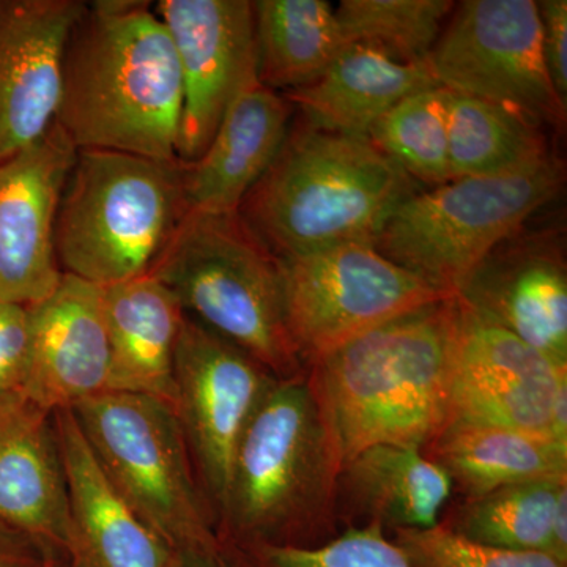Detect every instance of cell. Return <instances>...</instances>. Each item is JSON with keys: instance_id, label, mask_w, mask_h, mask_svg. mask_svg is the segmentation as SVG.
Returning <instances> with one entry per match:
<instances>
[{"instance_id": "15", "label": "cell", "mask_w": 567, "mask_h": 567, "mask_svg": "<svg viewBox=\"0 0 567 567\" xmlns=\"http://www.w3.org/2000/svg\"><path fill=\"white\" fill-rule=\"evenodd\" d=\"M76 156L54 123L43 140L0 163V300L32 306L61 284L55 223Z\"/></svg>"}, {"instance_id": "33", "label": "cell", "mask_w": 567, "mask_h": 567, "mask_svg": "<svg viewBox=\"0 0 567 567\" xmlns=\"http://www.w3.org/2000/svg\"><path fill=\"white\" fill-rule=\"evenodd\" d=\"M537 7L548 76L559 100L567 104V2L540 0Z\"/></svg>"}, {"instance_id": "34", "label": "cell", "mask_w": 567, "mask_h": 567, "mask_svg": "<svg viewBox=\"0 0 567 567\" xmlns=\"http://www.w3.org/2000/svg\"><path fill=\"white\" fill-rule=\"evenodd\" d=\"M58 555L0 522V567H51Z\"/></svg>"}, {"instance_id": "8", "label": "cell", "mask_w": 567, "mask_h": 567, "mask_svg": "<svg viewBox=\"0 0 567 567\" xmlns=\"http://www.w3.org/2000/svg\"><path fill=\"white\" fill-rule=\"evenodd\" d=\"M71 410L111 483L175 555L223 547L173 406L106 391Z\"/></svg>"}, {"instance_id": "27", "label": "cell", "mask_w": 567, "mask_h": 567, "mask_svg": "<svg viewBox=\"0 0 567 567\" xmlns=\"http://www.w3.org/2000/svg\"><path fill=\"white\" fill-rule=\"evenodd\" d=\"M565 486L567 477L532 481L461 498L447 505L440 525L483 546L548 555L551 514Z\"/></svg>"}, {"instance_id": "10", "label": "cell", "mask_w": 567, "mask_h": 567, "mask_svg": "<svg viewBox=\"0 0 567 567\" xmlns=\"http://www.w3.org/2000/svg\"><path fill=\"white\" fill-rule=\"evenodd\" d=\"M279 265L287 324L305 368L395 317L451 297L363 241Z\"/></svg>"}, {"instance_id": "39", "label": "cell", "mask_w": 567, "mask_h": 567, "mask_svg": "<svg viewBox=\"0 0 567 567\" xmlns=\"http://www.w3.org/2000/svg\"><path fill=\"white\" fill-rule=\"evenodd\" d=\"M169 567H182L181 559H178V557H175L174 561L171 563Z\"/></svg>"}, {"instance_id": "35", "label": "cell", "mask_w": 567, "mask_h": 567, "mask_svg": "<svg viewBox=\"0 0 567 567\" xmlns=\"http://www.w3.org/2000/svg\"><path fill=\"white\" fill-rule=\"evenodd\" d=\"M548 555L567 565V486L559 491L554 514H551Z\"/></svg>"}, {"instance_id": "28", "label": "cell", "mask_w": 567, "mask_h": 567, "mask_svg": "<svg viewBox=\"0 0 567 567\" xmlns=\"http://www.w3.org/2000/svg\"><path fill=\"white\" fill-rule=\"evenodd\" d=\"M456 2L342 0L334 7L344 44H364L402 63H427Z\"/></svg>"}, {"instance_id": "4", "label": "cell", "mask_w": 567, "mask_h": 567, "mask_svg": "<svg viewBox=\"0 0 567 567\" xmlns=\"http://www.w3.org/2000/svg\"><path fill=\"white\" fill-rule=\"evenodd\" d=\"M423 186L368 137L324 132L293 115L278 155L238 208L276 259L374 245L399 204Z\"/></svg>"}, {"instance_id": "20", "label": "cell", "mask_w": 567, "mask_h": 567, "mask_svg": "<svg viewBox=\"0 0 567 567\" xmlns=\"http://www.w3.org/2000/svg\"><path fill=\"white\" fill-rule=\"evenodd\" d=\"M78 555L93 567H169L177 555L134 513L96 461L73 410L54 413Z\"/></svg>"}, {"instance_id": "30", "label": "cell", "mask_w": 567, "mask_h": 567, "mask_svg": "<svg viewBox=\"0 0 567 567\" xmlns=\"http://www.w3.org/2000/svg\"><path fill=\"white\" fill-rule=\"evenodd\" d=\"M229 547L246 567H416L404 548L379 525L341 529L333 539L317 547Z\"/></svg>"}, {"instance_id": "3", "label": "cell", "mask_w": 567, "mask_h": 567, "mask_svg": "<svg viewBox=\"0 0 567 567\" xmlns=\"http://www.w3.org/2000/svg\"><path fill=\"white\" fill-rule=\"evenodd\" d=\"M456 297L421 306L324 354L308 371L344 464L375 445H431L450 421Z\"/></svg>"}, {"instance_id": "24", "label": "cell", "mask_w": 567, "mask_h": 567, "mask_svg": "<svg viewBox=\"0 0 567 567\" xmlns=\"http://www.w3.org/2000/svg\"><path fill=\"white\" fill-rule=\"evenodd\" d=\"M423 454L445 470L462 498L567 477L565 443L513 429L450 423Z\"/></svg>"}, {"instance_id": "14", "label": "cell", "mask_w": 567, "mask_h": 567, "mask_svg": "<svg viewBox=\"0 0 567 567\" xmlns=\"http://www.w3.org/2000/svg\"><path fill=\"white\" fill-rule=\"evenodd\" d=\"M529 223L476 265L456 300L567 368L565 229Z\"/></svg>"}, {"instance_id": "31", "label": "cell", "mask_w": 567, "mask_h": 567, "mask_svg": "<svg viewBox=\"0 0 567 567\" xmlns=\"http://www.w3.org/2000/svg\"><path fill=\"white\" fill-rule=\"evenodd\" d=\"M391 537L416 567H567L539 551H516L472 543L436 525L429 529H395Z\"/></svg>"}, {"instance_id": "2", "label": "cell", "mask_w": 567, "mask_h": 567, "mask_svg": "<svg viewBox=\"0 0 567 567\" xmlns=\"http://www.w3.org/2000/svg\"><path fill=\"white\" fill-rule=\"evenodd\" d=\"M341 447L311 372L276 379L235 451L218 517L227 546L317 547L341 533Z\"/></svg>"}, {"instance_id": "18", "label": "cell", "mask_w": 567, "mask_h": 567, "mask_svg": "<svg viewBox=\"0 0 567 567\" xmlns=\"http://www.w3.org/2000/svg\"><path fill=\"white\" fill-rule=\"evenodd\" d=\"M0 522L58 557L80 551L54 413L25 398L0 406Z\"/></svg>"}, {"instance_id": "23", "label": "cell", "mask_w": 567, "mask_h": 567, "mask_svg": "<svg viewBox=\"0 0 567 567\" xmlns=\"http://www.w3.org/2000/svg\"><path fill=\"white\" fill-rule=\"evenodd\" d=\"M440 87L427 63H402L364 44H346L311 84L282 93L309 125L346 136L368 137L399 102Z\"/></svg>"}, {"instance_id": "37", "label": "cell", "mask_w": 567, "mask_h": 567, "mask_svg": "<svg viewBox=\"0 0 567 567\" xmlns=\"http://www.w3.org/2000/svg\"><path fill=\"white\" fill-rule=\"evenodd\" d=\"M51 567H93L81 555H71V557H59L54 559Z\"/></svg>"}, {"instance_id": "1", "label": "cell", "mask_w": 567, "mask_h": 567, "mask_svg": "<svg viewBox=\"0 0 567 567\" xmlns=\"http://www.w3.org/2000/svg\"><path fill=\"white\" fill-rule=\"evenodd\" d=\"M182 107L177 54L153 3H87L66 47L55 121L78 151L174 162Z\"/></svg>"}, {"instance_id": "38", "label": "cell", "mask_w": 567, "mask_h": 567, "mask_svg": "<svg viewBox=\"0 0 567 567\" xmlns=\"http://www.w3.org/2000/svg\"><path fill=\"white\" fill-rule=\"evenodd\" d=\"M10 0H0V21H2L3 14L9 9Z\"/></svg>"}, {"instance_id": "5", "label": "cell", "mask_w": 567, "mask_h": 567, "mask_svg": "<svg viewBox=\"0 0 567 567\" xmlns=\"http://www.w3.org/2000/svg\"><path fill=\"white\" fill-rule=\"evenodd\" d=\"M151 275L186 316L278 379L305 371L287 324L281 265L238 213H186Z\"/></svg>"}, {"instance_id": "6", "label": "cell", "mask_w": 567, "mask_h": 567, "mask_svg": "<svg viewBox=\"0 0 567 567\" xmlns=\"http://www.w3.org/2000/svg\"><path fill=\"white\" fill-rule=\"evenodd\" d=\"M186 213L181 159L78 151L55 223L59 265L102 289L148 275Z\"/></svg>"}, {"instance_id": "16", "label": "cell", "mask_w": 567, "mask_h": 567, "mask_svg": "<svg viewBox=\"0 0 567 567\" xmlns=\"http://www.w3.org/2000/svg\"><path fill=\"white\" fill-rule=\"evenodd\" d=\"M85 7L10 0L0 21V163L43 140L58 121L66 47Z\"/></svg>"}, {"instance_id": "11", "label": "cell", "mask_w": 567, "mask_h": 567, "mask_svg": "<svg viewBox=\"0 0 567 567\" xmlns=\"http://www.w3.org/2000/svg\"><path fill=\"white\" fill-rule=\"evenodd\" d=\"M278 377L185 315L175 350V413L218 525L246 425Z\"/></svg>"}, {"instance_id": "29", "label": "cell", "mask_w": 567, "mask_h": 567, "mask_svg": "<svg viewBox=\"0 0 567 567\" xmlns=\"http://www.w3.org/2000/svg\"><path fill=\"white\" fill-rule=\"evenodd\" d=\"M368 140L423 188L453 181L446 89L406 96L375 122Z\"/></svg>"}, {"instance_id": "19", "label": "cell", "mask_w": 567, "mask_h": 567, "mask_svg": "<svg viewBox=\"0 0 567 567\" xmlns=\"http://www.w3.org/2000/svg\"><path fill=\"white\" fill-rule=\"evenodd\" d=\"M295 110L260 82L241 92L224 114L203 155L182 162L188 212L237 213L246 194L278 155Z\"/></svg>"}, {"instance_id": "17", "label": "cell", "mask_w": 567, "mask_h": 567, "mask_svg": "<svg viewBox=\"0 0 567 567\" xmlns=\"http://www.w3.org/2000/svg\"><path fill=\"white\" fill-rule=\"evenodd\" d=\"M28 309L31 350L25 399L55 413L110 391L102 287L63 274L58 289Z\"/></svg>"}, {"instance_id": "9", "label": "cell", "mask_w": 567, "mask_h": 567, "mask_svg": "<svg viewBox=\"0 0 567 567\" xmlns=\"http://www.w3.org/2000/svg\"><path fill=\"white\" fill-rule=\"evenodd\" d=\"M427 66L440 87L495 104L551 136L565 132L567 104L548 76L535 0L456 2Z\"/></svg>"}, {"instance_id": "12", "label": "cell", "mask_w": 567, "mask_h": 567, "mask_svg": "<svg viewBox=\"0 0 567 567\" xmlns=\"http://www.w3.org/2000/svg\"><path fill=\"white\" fill-rule=\"evenodd\" d=\"M153 9L169 32L181 66L178 159L196 162L234 100L259 82L252 2L159 0Z\"/></svg>"}, {"instance_id": "26", "label": "cell", "mask_w": 567, "mask_h": 567, "mask_svg": "<svg viewBox=\"0 0 567 567\" xmlns=\"http://www.w3.org/2000/svg\"><path fill=\"white\" fill-rule=\"evenodd\" d=\"M447 137L453 181L517 173L558 158L551 134L495 104L451 91Z\"/></svg>"}, {"instance_id": "22", "label": "cell", "mask_w": 567, "mask_h": 567, "mask_svg": "<svg viewBox=\"0 0 567 567\" xmlns=\"http://www.w3.org/2000/svg\"><path fill=\"white\" fill-rule=\"evenodd\" d=\"M103 315L110 339V391L151 395L175 406V350L182 306L148 274L103 289Z\"/></svg>"}, {"instance_id": "36", "label": "cell", "mask_w": 567, "mask_h": 567, "mask_svg": "<svg viewBox=\"0 0 567 567\" xmlns=\"http://www.w3.org/2000/svg\"><path fill=\"white\" fill-rule=\"evenodd\" d=\"M182 567H246L233 547L223 544L219 550L177 555Z\"/></svg>"}, {"instance_id": "13", "label": "cell", "mask_w": 567, "mask_h": 567, "mask_svg": "<svg viewBox=\"0 0 567 567\" xmlns=\"http://www.w3.org/2000/svg\"><path fill=\"white\" fill-rule=\"evenodd\" d=\"M458 308L447 424L550 436L551 412L567 386V368L505 328L480 319L461 303Z\"/></svg>"}, {"instance_id": "7", "label": "cell", "mask_w": 567, "mask_h": 567, "mask_svg": "<svg viewBox=\"0 0 567 567\" xmlns=\"http://www.w3.org/2000/svg\"><path fill=\"white\" fill-rule=\"evenodd\" d=\"M565 182L558 156L517 173L421 188L388 216L374 246L439 292L456 297L476 265L557 200Z\"/></svg>"}, {"instance_id": "32", "label": "cell", "mask_w": 567, "mask_h": 567, "mask_svg": "<svg viewBox=\"0 0 567 567\" xmlns=\"http://www.w3.org/2000/svg\"><path fill=\"white\" fill-rule=\"evenodd\" d=\"M31 319L28 306L0 300V406L25 398Z\"/></svg>"}, {"instance_id": "21", "label": "cell", "mask_w": 567, "mask_h": 567, "mask_svg": "<svg viewBox=\"0 0 567 567\" xmlns=\"http://www.w3.org/2000/svg\"><path fill=\"white\" fill-rule=\"evenodd\" d=\"M454 486L442 466L417 447L375 445L342 465L338 486L341 528L429 529L440 525Z\"/></svg>"}, {"instance_id": "25", "label": "cell", "mask_w": 567, "mask_h": 567, "mask_svg": "<svg viewBox=\"0 0 567 567\" xmlns=\"http://www.w3.org/2000/svg\"><path fill=\"white\" fill-rule=\"evenodd\" d=\"M257 80L278 93L316 81L346 47L328 0L252 2Z\"/></svg>"}]
</instances>
